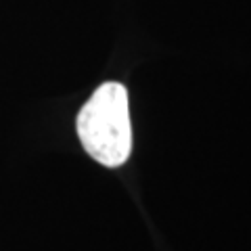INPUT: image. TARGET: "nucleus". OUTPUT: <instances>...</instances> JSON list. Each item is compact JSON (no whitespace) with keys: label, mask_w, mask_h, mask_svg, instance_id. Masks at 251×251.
<instances>
[{"label":"nucleus","mask_w":251,"mask_h":251,"mask_svg":"<svg viewBox=\"0 0 251 251\" xmlns=\"http://www.w3.org/2000/svg\"><path fill=\"white\" fill-rule=\"evenodd\" d=\"M77 134L92 159L107 168L128 161L132 151V128L128 92L122 84L107 82L88 99L77 115Z\"/></svg>","instance_id":"nucleus-1"}]
</instances>
